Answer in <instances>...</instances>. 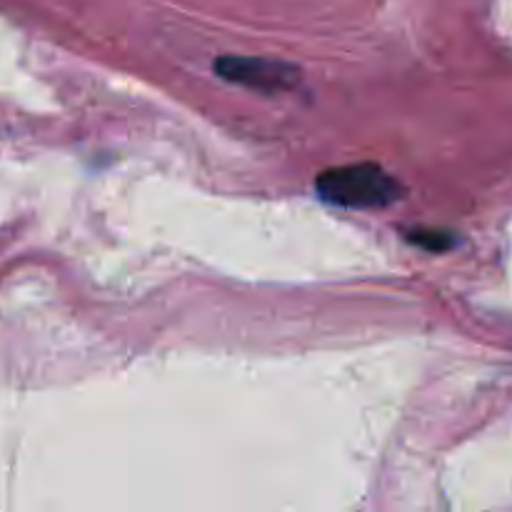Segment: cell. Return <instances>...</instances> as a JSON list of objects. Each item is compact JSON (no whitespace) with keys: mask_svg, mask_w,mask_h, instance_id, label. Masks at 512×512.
<instances>
[{"mask_svg":"<svg viewBox=\"0 0 512 512\" xmlns=\"http://www.w3.org/2000/svg\"><path fill=\"white\" fill-rule=\"evenodd\" d=\"M215 75L233 85L263 90V93H280L293 90L300 83V70L288 63L270 58H245V55H223L215 60Z\"/></svg>","mask_w":512,"mask_h":512,"instance_id":"obj_2","label":"cell"},{"mask_svg":"<svg viewBox=\"0 0 512 512\" xmlns=\"http://www.w3.org/2000/svg\"><path fill=\"white\" fill-rule=\"evenodd\" d=\"M410 243L420 245V248L430 250V253H438V250H448L455 245V238L445 230H413L408 235Z\"/></svg>","mask_w":512,"mask_h":512,"instance_id":"obj_3","label":"cell"},{"mask_svg":"<svg viewBox=\"0 0 512 512\" xmlns=\"http://www.w3.org/2000/svg\"><path fill=\"white\" fill-rule=\"evenodd\" d=\"M315 190L330 205L348 210L388 208L403 195L398 180L375 163L330 168L315 180Z\"/></svg>","mask_w":512,"mask_h":512,"instance_id":"obj_1","label":"cell"}]
</instances>
